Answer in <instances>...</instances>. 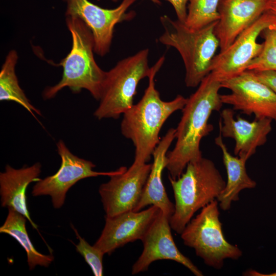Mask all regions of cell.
<instances>
[{"mask_svg":"<svg viewBox=\"0 0 276 276\" xmlns=\"http://www.w3.org/2000/svg\"><path fill=\"white\" fill-rule=\"evenodd\" d=\"M57 147L61 160L60 168L54 175L36 181L32 191L34 197L50 196L55 209H58L62 206L67 192L78 181L99 176L110 177L119 173L122 170L121 167L112 171H95L93 169L96 165L93 163L75 155L63 141H58Z\"/></svg>","mask_w":276,"mask_h":276,"instance_id":"8","label":"cell"},{"mask_svg":"<svg viewBox=\"0 0 276 276\" xmlns=\"http://www.w3.org/2000/svg\"><path fill=\"white\" fill-rule=\"evenodd\" d=\"M244 275L249 276H276V271L271 273L264 274L255 270L250 269L246 270L244 273Z\"/></svg>","mask_w":276,"mask_h":276,"instance_id":"28","label":"cell"},{"mask_svg":"<svg viewBox=\"0 0 276 276\" xmlns=\"http://www.w3.org/2000/svg\"><path fill=\"white\" fill-rule=\"evenodd\" d=\"M135 1L123 0L116 8L105 9L88 0H63L66 16L77 17L85 24L94 37V52L101 56L109 51L115 26L133 17L134 12L127 11Z\"/></svg>","mask_w":276,"mask_h":276,"instance_id":"10","label":"cell"},{"mask_svg":"<svg viewBox=\"0 0 276 276\" xmlns=\"http://www.w3.org/2000/svg\"><path fill=\"white\" fill-rule=\"evenodd\" d=\"M160 211L158 207L152 205L141 211L105 216L104 227L94 245L104 255H110L128 243L141 240Z\"/></svg>","mask_w":276,"mask_h":276,"instance_id":"14","label":"cell"},{"mask_svg":"<svg viewBox=\"0 0 276 276\" xmlns=\"http://www.w3.org/2000/svg\"><path fill=\"white\" fill-rule=\"evenodd\" d=\"M66 24L72 38V48L58 64L63 68L61 79L56 85L45 88L43 98L52 99L62 89L67 87L74 93L86 89L93 98L99 100L106 72L95 61L92 33L77 17L66 16Z\"/></svg>","mask_w":276,"mask_h":276,"instance_id":"3","label":"cell"},{"mask_svg":"<svg viewBox=\"0 0 276 276\" xmlns=\"http://www.w3.org/2000/svg\"><path fill=\"white\" fill-rule=\"evenodd\" d=\"M161 56L151 67L149 83L140 101L123 113L121 123L122 135L131 141L135 147L132 164L137 165L147 163L160 142L159 132L164 124L174 112L181 110L187 98L178 95L173 100L161 99L155 88L154 77L165 61Z\"/></svg>","mask_w":276,"mask_h":276,"instance_id":"2","label":"cell"},{"mask_svg":"<svg viewBox=\"0 0 276 276\" xmlns=\"http://www.w3.org/2000/svg\"><path fill=\"white\" fill-rule=\"evenodd\" d=\"M267 2V0H220L219 19L214 28L220 51L229 47L262 15Z\"/></svg>","mask_w":276,"mask_h":276,"instance_id":"16","label":"cell"},{"mask_svg":"<svg viewBox=\"0 0 276 276\" xmlns=\"http://www.w3.org/2000/svg\"><path fill=\"white\" fill-rule=\"evenodd\" d=\"M215 143L221 150L227 173L225 186L216 199L221 209L227 211L231 208L233 202L239 200V194L242 190L253 189L257 183L247 173L246 161L232 155L228 151L220 133L215 138Z\"/></svg>","mask_w":276,"mask_h":276,"instance_id":"19","label":"cell"},{"mask_svg":"<svg viewBox=\"0 0 276 276\" xmlns=\"http://www.w3.org/2000/svg\"><path fill=\"white\" fill-rule=\"evenodd\" d=\"M256 77L276 93V71H254Z\"/></svg>","mask_w":276,"mask_h":276,"instance_id":"25","label":"cell"},{"mask_svg":"<svg viewBox=\"0 0 276 276\" xmlns=\"http://www.w3.org/2000/svg\"><path fill=\"white\" fill-rule=\"evenodd\" d=\"M152 164H132L127 169L110 176V180L100 185L99 193L105 216L111 217L133 211L139 203L149 175Z\"/></svg>","mask_w":276,"mask_h":276,"instance_id":"12","label":"cell"},{"mask_svg":"<svg viewBox=\"0 0 276 276\" xmlns=\"http://www.w3.org/2000/svg\"><path fill=\"white\" fill-rule=\"evenodd\" d=\"M221 85L231 91L220 95L223 104L245 114H254L255 119L267 118L276 122V93L260 81L253 71L246 70L221 82Z\"/></svg>","mask_w":276,"mask_h":276,"instance_id":"9","label":"cell"},{"mask_svg":"<svg viewBox=\"0 0 276 276\" xmlns=\"http://www.w3.org/2000/svg\"><path fill=\"white\" fill-rule=\"evenodd\" d=\"M261 34L264 38L262 50L251 61L247 70L276 71V31L267 28Z\"/></svg>","mask_w":276,"mask_h":276,"instance_id":"23","label":"cell"},{"mask_svg":"<svg viewBox=\"0 0 276 276\" xmlns=\"http://www.w3.org/2000/svg\"><path fill=\"white\" fill-rule=\"evenodd\" d=\"M8 209V214L4 223L0 227V233L12 236L25 250L30 270L37 265L48 267L53 261L54 257L52 255L41 254L36 249L26 227L27 219L14 210Z\"/></svg>","mask_w":276,"mask_h":276,"instance_id":"20","label":"cell"},{"mask_svg":"<svg viewBox=\"0 0 276 276\" xmlns=\"http://www.w3.org/2000/svg\"><path fill=\"white\" fill-rule=\"evenodd\" d=\"M72 227L79 240L78 243L75 245L76 251L84 258L95 276L103 275V257L104 254L94 245H90L80 236L73 226Z\"/></svg>","mask_w":276,"mask_h":276,"instance_id":"24","label":"cell"},{"mask_svg":"<svg viewBox=\"0 0 276 276\" xmlns=\"http://www.w3.org/2000/svg\"><path fill=\"white\" fill-rule=\"evenodd\" d=\"M17 60L16 51L11 50L7 54L2 66L0 72V100L15 102L34 117H35L34 113L41 116L40 110L30 103L19 85L15 74Z\"/></svg>","mask_w":276,"mask_h":276,"instance_id":"21","label":"cell"},{"mask_svg":"<svg viewBox=\"0 0 276 276\" xmlns=\"http://www.w3.org/2000/svg\"><path fill=\"white\" fill-rule=\"evenodd\" d=\"M164 29L159 42L175 48L180 55L185 67V82L188 87L198 86L210 73V66L219 42L214 33L217 22L192 30L185 23L167 15L160 18Z\"/></svg>","mask_w":276,"mask_h":276,"instance_id":"5","label":"cell"},{"mask_svg":"<svg viewBox=\"0 0 276 276\" xmlns=\"http://www.w3.org/2000/svg\"><path fill=\"white\" fill-rule=\"evenodd\" d=\"M218 201L214 200L187 224L180 234L183 243L193 248L204 263L220 269L226 259L238 260L242 252L226 239L219 219Z\"/></svg>","mask_w":276,"mask_h":276,"instance_id":"7","label":"cell"},{"mask_svg":"<svg viewBox=\"0 0 276 276\" xmlns=\"http://www.w3.org/2000/svg\"><path fill=\"white\" fill-rule=\"evenodd\" d=\"M168 178L175 201L169 222L179 234L198 210L217 199L226 183L214 162L203 157L189 163L179 177Z\"/></svg>","mask_w":276,"mask_h":276,"instance_id":"4","label":"cell"},{"mask_svg":"<svg viewBox=\"0 0 276 276\" xmlns=\"http://www.w3.org/2000/svg\"><path fill=\"white\" fill-rule=\"evenodd\" d=\"M113 2H117L119 0H111ZM150 1H151L152 3H154V4H157V5H160L161 4V2L159 0H149Z\"/></svg>","mask_w":276,"mask_h":276,"instance_id":"29","label":"cell"},{"mask_svg":"<svg viewBox=\"0 0 276 276\" xmlns=\"http://www.w3.org/2000/svg\"><path fill=\"white\" fill-rule=\"evenodd\" d=\"M271 25L269 16L264 12L229 47L215 56L210 73L222 82L246 71L251 61L262 50L263 44L258 42V36L264 30L270 28Z\"/></svg>","mask_w":276,"mask_h":276,"instance_id":"11","label":"cell"},{"mask_svg":"<svg viewBox=\"0 0 276 276\" xmlns=\"http://www.w3.org/2000/svg\"><path fill=\"white\" fill-rule=\"evenodd\" d=\"M220 0H189L185 25L192 30L204 27L218 21Z\"/></svg>","mask_w":276,"mask_h":276,"instance_id":"22","label":"cell"},{"mask_svg":"<svg viewBox=\"0 0 276 276\" xmlns=\"http://www.w3.org/2000/svg\"><path fill=\"white\" fill-rule=\"evenodd\" d=\"M148 55V49L142 50L106 72L100 103L94 113L97 119H118L133 105L139 82L151 73Z\"/></svg>","mask_w":276,"mask_h":276,"instance_id":"6","label":"cell"},{"mask_svg":"<svg viewBox=\"0 0 276 276\" xmlns=\"http://www.w3.org/2000/svg\"><path fill=\"white\" fill-rule=\"evenodd\" d=\"M234 110L223 109L219 122L220 133L222 137L234 140V154L247 161L256 152L258 147L264 145L272 130V121L269 119H255L250 122L241 116L234 117Z\"/></svg>","mask_w":276,"mask_h":276,"instance_id":"15","label":"cell"},{"mask_svg":"<svg viewBox=\"0 0 276 276\" xmlns=\"http://www.w3.org/2000/svg\"><path fill=\"white\" fill-rule=\"evenodd\" d=\"M169 217L161 211L141 240L143 250L132 267L135 274L148 270L150 264L157 260H169L179 263L196 276L202 272L177 247L173 240Z\"/></svg>","mask_w":276,"mask_h":276,"instance_id":"13","label":"cell"},{"mask_svg":"<svg viewBox=\"0 0 276 276\" xmlns=\"http://www.w3.org/2000/svg\"><path fill=\"white\" fill-rule=\"evenodd\" d=\"M221 88V82L209 73L187 98L175 128V146L167 153L166 168L172 178L179 177L189 163L202 157L201 141L213 130V126L208 122L209 118L214 111H219L223 105L219 94Z\"/></svg>","mask_w":276,"mask_h":276,"instance_id":"1","label":"cell"},{"mask_svg":"<svg viewBox=\"0 0 276 276\" xmlns=\"http://www.w3.org/2000/svg\"><path fill=\"white\" fill-rule=\"evenodd\" d=\"M265 13L270 17L271 25L270 28L276 31V0H267Z\"/></svg>","mask_w":276,"mask_h":276,"instance_id":"27","label":"cell"},{"mask_svg":"<svg viewBox=\"0 0 276 276\" xmlns=\"http://www.w3.org/2000/svg\"><path fill=\"white\" fill-rule=\"evenodd\" d=\"M175 128L169 129L155 148L152 154L153 162L151 169L134 212L140 211L149 205H154L169 218L174 213L175 205L169 200L166 192L162 180V173L166 167L168 150L175 139Z\"/></svg>","mask_w":276,"mask_h":276,"instance_id":"17","label":"cell"},{"mask_svg":"<svg viewBox=\"0 0 276 276\" xmlns=\"http://www.w3.org/2000/svg\"><path fill=\"white\" fill-rule=\"evenodd\" d=\"M41 165L36 163L31 166L15 169L9 165L0 173L1 205L11 208L24 216L36 229L37 225L32 221L27 207L26 191L32 182L40 178Z\"/></svg>","mask_w":276,"mask_h":276,"instance_id":"18","label":"cell"},{"mask_svg":"<svg viewBox=\"0 0 276 276\" xmlns=\"http://www.w3.org/2000/svg\"><path fill=\"white\" fill-rule=\"evenodd\" d=\"M173 7L176 12L177 19L185 23L187 15V4L189 0H166Z\"/></svg>","mask_w":276,"mask_h":276,"instance_id":"26","label":"cell"}]
</instances>
